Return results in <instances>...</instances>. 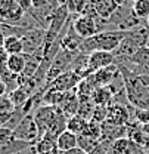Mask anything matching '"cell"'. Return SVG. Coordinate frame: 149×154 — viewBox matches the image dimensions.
Masks as SVG:
<instances>
[{"instance_id":"32","label":"cell","mask_w":149,"mask_h":154,"mask_svg":"<svg viewBox=\"0 0 149 154\" xmlns=\"http://www.w3.org/2000/svg\"><path fill=\"white\" fill-rule=\"evenodd\" d=\"M142 131H143V134H145V135H149V123L142 125Z\"/></svg>"},{"instance_id":"9","label":"cell","mask_w":149,"mask_h":154,"mask_svg":"<svg viewBox=\"0 0 149 154\" xmlns=\"http://www.w3.org/2000/svg\"><path fill=\"white\" fill-rule=\"evenodd\" d=\"M131 105H123V104H112L108 107V120L112 125L126 126L130 123V108Z\"/></svg>"},{"instance_id":"19","label":"cell","mask_w":149,"mask_h":154,"mask_svg":"<svg viewBox=\"0 0 149 154\" xmlns=\"http://www.w3.org/2000/svg\"><path fill=\"white\" fill-rule=\"evenodd\" d=\"M86 123H87V120H86L84 117L78 116V114L73 116V117H68V122H67V131H70V132H73V134H75V135H80L81 132H83Z\"/></svg>"},{"instance_id":"4","label":"cell","mask_w":149,"mask_h":154,"mask_svg":"<svg viewBox=\"0 0 149 154\" xmlns=\"http://www.w3.org/2000/svg\"><path fill=\"white\" fill-rule=\"evenodd\" d=\"M59 113V108L58 107H53V105H40L38 108L34 110V120L38 126V131H40V136L43 138V135L49 131V128L52 126V123L55 122L56 116Z\"/></svg>"},{"instance_id":"30","label":"cell","mask_w":149,"mask_h":154,"mask_svg":"<svg viewBox=\"0 0 149 154\" xmlns=\"http://www.w3.org/2000/svg\"><path fill=\"white\" fill-rule=\"evenodd\" d=\"M6 94H7V88H6V85L3 83V80L0 79V96L6 95Z\"/></svg>"},{"instance_id":"18","label":"cell","mask_w":149,"mask_h":154,"mask_svg":"<svg viewBox=\"0 0 149 154\" xmlns=\"http://www.w3.org/2000/svg\"><path fill=\"white\" fill-rule=\"evenodd\" d=\"M129 59H130L131 62H134V64L143 67L145 70L149 71V45L140 48V49H139L131 58H129Z\"/></svg>"},{"instance_id":"15","label":"cell","mask_w":149,"mask_h":154,"mask_svg":"<svg viewBox=\"0 0 149 154\" xmlns=\"http://www.w3.org/2000/svg\"><path fill=\"white\" fill-rule=\"evenodd\" d=\"M9 96H10V99H12V102L15 104L16 108H22V107L27 104V101L31 98V92H30L25 86H19L18 89H15L13 92H10Z\"/></svg>"},{"instance_id":"29","label":"cell","mask_w":149,"mask_h":154,"mask_svg":"<svg viewBox=\"0 0 149 154\" xmlns=\"http://www.w3.org/2000/svg\"><path fill=\"white\" fill-rule=\"evenodd\" d=\"M61 154H87L84 150H81L80 147H74V148H71V150H68V151H62Z\"/></svg>"},{"instance_id":"24","label":"cell","mask_w":149,"mask_h":154,"mask_svg":"<svg viewBox=\"0 0 149 154\" xmlns=\"http://www.w3.org/2000/svg\"><path fill=\"white\" fill-rule=\"evenodd\" d=\"M96 123H105L108 120V107H103V105H96L93 110V114H92V119Z\"/></svg>"},{"instance_id":"28","label":"cell","mask_w":149,"mask_h":154,"mask_svg":"<svg viewBox=\"0 0 149 154\" xmlns=\"http://www.w3.org/2000/svg\"><path fill=\"white\" fill-rule=\"evenodd\" d=\"M16 3H18L19 6L25 11V12H28L31 8H33V0H15Z\"/></svg>"},{"instance_id":"17","label":"cell","mask_w":149,"mask_h":154,"mask_svg":"<svg viewBox=\"0 0 149 154\" xmlns=\"http://www.w3.org/2000/svg\"><path fill=\"white\" fill-rule=\"evenodd\" d=\"M80 135H86V136L93 138V139H96V141H99V142H100L102 135H103L102 125H100V123H96V122H93V120H87V123H86V126H84L83 132H81Z\"/></svg>"},{"instance_id":"11","label":"cell","mask_w":149,"mask_h":154,"mask_svg":"<svg viewBox=\"0 0 149 154\" xmlns=\"http://www.w3.org/2000/svg\"><path fill=\"white\" fill-rule=\"evenodd\" d=\"M93 8L97 17L102 19H109L118 9L115 0H93Z\"/></svg>"},{"instance_id":"27","label":"cell","mask_w":149,"mask_h":154,"mask_svg":"<svg viewBox=\"0 0 149 154\" xmlns=\"http://www.w3.org/2000/svg\"><path fill=\"white\" fill-rule=\"evenodd\" d=\"M13 139V131L7 128H0V144L9 142Z\"/></svg>"},{"instance_id":"6","label":"cell","mask_w":149,"mask_h":154,"mask_svg":"<svg viewBox=\"0 0 149 154\" xmlns=\"http://www.w3.org/2000/svg\"><path fill=\"white\" fill-rule=\"evenodd\" d=\"M83 80V77L80 76L77 71L74 70H68V71H65L64 74H61V76L58 77L56 80H53L46 89H44V92L46 91H56V92H70V91H73L75 89L77 86H78V83Z\"/></svg>"},{"instance_id":"16","label":"cell","mask_w":149,"mask_h":154,"mask_svg":"<svg viewBox=\"0 0 149 154\" xmlns=\"http://www.w3.org/2000/svg\"><path fill=\"white\" fill-rule=\"evenodd\" d=\"M4 51L7 55H15V54H24V43L22 38L16 36H9L4 38Z\"/></svg>"},{"instance_id":"12","label":"cell","mask_w":149,"mask_h":154,"mask_svg":"<svg viewBox=\"0 0 149 154\" xmlns=\"http://www.w3.org/2000/svg\"><path fill=\"white\" fill-rule=\"evenodd\" d=\"M112 99H114V92L111 91L109 86L96 88L93 91V94H92V101L96 105L109 107V105H112Z\"/></svg>"},{"instance_id":"31","label":"cell","mask_w":149,"mask_h":154,"mask_svg":"<svg viewBox=\"0 0 149 154\" xmlns=\"http://www.w3.org/2000/svg\"><path fill=\"white\" fill-rule=\"evenodd\" d=\"M118 6H126V5H131V0H115Z\"/></svg>"},{"instance_id":"23","label":"cell","mask_w":149,"mask_h":154,"mask_svg":"<svg viewBox=\"0 0 149 154\" xmlns=\"http://www.w3.org/2000/svg\"><path fill=\"white\" fill-rule=\"evenodd\" d=\"M99 144H100V142L93 139V138H89V136H86V135H78V147H80L81 150H84L87 154L92 153Z\"/></svg>"},{"instance_id":"14","label":"cell","mask_w":149,"mask_h":154,"mask_svg":"<svg viewBox=\"0 0 149 154\" xmlns=\"http://www.w3.org/2000/svg\"><path fill=\"white\" fill-rule=\"evenodd\" d=\"M25 54H15V55H9L6 59V65L9 68V71H12L13 74L21 76L25 70Z\"/></svg>"},{"instance_id":"35","label":"cell","mask_w":149,"mask_h":154,"mask_svg":"<svg viewBox=\"0 0 149 154\" xmlns=\"http://www.w3.org/2000/svg\"><path fill=\"white\" fill-rule=\"evenodd\" d=\"M146 24H148V27H149V18H148V19H146Z\"/></svg>"},{"instance_id":"7","label":"cell","mask_w":149,"mask_h":154,"mask_svg":"<svg viewBox=\"0 0 149 154\" xmlns=\"http://www.w3.org/2000/svg\"><path fill=\"white\" fill-rule=\"evenodd\" d=\"M73 28H74V31L83 38V40L92 37V36L97 34V33H100L96 19L92 18V17H87V15H80V17L74 21Z\"/></svg>"},{"instance_id":"21","label":"cell","mask_w":149,"mask_h":154,"mask_svg":"<svg viewBox=\"0 0 149 154\" xmlns=\"http://www.w3.org/2000/svg\"><path fill=\"white\" fill-rule=\"evenodd\" d=\"M55 150H58L56 141L47 139V138H40L36 142V151H37V154H49L52 151H55Z\"/></svg>"},{"instance_id":"25","label":"cell","mask_w":149,"mask_h":154,"mask_svg":"<svg viewBox=\"0 0 149 154\" xmlns=\"http://www.w3.org/2000/svg\"><path fill=\"white\" fill-rule=\"evenodd\" d=\"M15 110H16V107H15V104L12 102L9 94L0 96V113H12V111H15Z\"/></svg>"},{"instance_id":"5","label":"cell","mask_w":149,"mask_h":154,"mask_svg":"<svg viewBox=\"0 0 149 154\" xmlns=\"http://www.w3.org/2000/svg\"><path fill=\"white\" fill-rule=\"evenodd\" d=\"M46 34H47V30L40 28V27L28 30L21 37L24 43V54H36L38 51H41L46 42Z\"/></svg>"},{"instance_id":"13","label":"cell","mask_w":149,"mask_h":154,"mask_svg":"<svg viewBox=\"0 0 149 154\" xmlns=\"http://www.w3.org/2000/svg\"><path fill=\"white\" fill-rule=\"evenodd\" d=\"M56 145H58V150L61 153L62 151H68V150H71L74 147H78V135L73 134L70 131H65L56 139Z\"/></svg>"},{"instance_id":"2","label":"cell","mask_w":149,"mask_h":154,"mask_svg":"<svg viewBox=\"0 0 149 154\" xmlns=\"http://www.w3.org/2000/svg\"><path fill=\"white\" fill-rule=\"evenodd\" d=\"M13 138L15 139H21V141H25V142H30V144H36L38 139L41 138L33 113L31 114H27L22 119V122L19 123L18 126H16V129L13 131Z\"/></svg>"},{"instance_id":"26","label":"cell","mask_w":149,"mask_h":154,"mask_svg":"<svg viewBox=\"0 0 149 154\" xmlns=\"http://www.w3.org/2000/svg\"><path fill=\"white\" fill-rule=\"evenodd\" d=\"M133 117H134V122H137L139 125L149 123V110L133 107Z\"/></svg>"},{"instance_id":"33","label":"cell","mask_w":149,"mask_h":154,"mask_svg":"<svg viewBox=\"0 0 149 154\" xmlns=\"http://www.w3.org/2000/svg\"><path fill=\"white\" fill-rule=\"evenodd\" d=\"M58 3H59V5H62V3H67V0H58Z\"/></svg>"},{"instance_id":"1","label":"cell","mask_w":149,"mask_h":154,"mask_svg":"<svg viewBox=\"0 0 149 154\" xmlns=\"http://www.w3.org/2000/svg\"><path fill=\"white\" fill-rule=\"evenodd\" d=\"M129 31L121 30H106L94 34L92 37L84 38L80 45V52L90 55L94 51H105V52H115L123 42V38L127 36Z\"/></svg>"},{"instance_id":"34","label":"cell","mask_w":149,"mask_h":154,"mask_svg":"<svg viewBox=\"0 0 149 154\" xmlns=\"http://www.w3.org/2000/svg\"><path fill=\"white\" fill-rule=\"evenodd\" d=\"M49 2H52V3H58V0H49ZM59 5V3H58Z\"/></svg>"},{"instance_id":"36","label":"cell","mask_w":149,"mask_h":154,"mask_svg":"<svg viewBox=\"0 0 149 154\" xmlns=\"http://www.w3.org/2000/svg\"><path fill=\"white\" fill-rule=\"evenodd\" d=\"M133 2H134V0H133Z\"/></svg>"},{"instance_id":"10","label":"cell","mask_w":149,"mask_h":154,"mask_svg":"<svg viewBox=\"0 0 149 154\" xmlns=\"http://www.w3.org/2000/svg\"><path fill=\"white\" fill-rule=\"evenodd\" d=\"M118 76H120V70H118V65L117 64H112L109 67H105V68L96 71L93 74H90L92 80L94 82V85L97 88H100V86H109Z\"/></svg>"},{"instance_id":"22","label":"cell","mask_w":149,"mask_h":154,"mask_svg":"<svg viewBox=\"0 0 149 154\" xmlns=\"http://www.w3.org/2000/svg\"><path fill=\"white\" fill-rule=\"evenodd\" d=\"M67 8L70 11L71 15H83L87 5H89V0H67Z\"/></svg>"},{"instance_id":"3","label":"cell","mask_w":149,"mask_h":154,"mask_svg":"<svg viewBox=\"0 0 149 154\" xmlns=\"http://www.w3.org/2000/svg\"><path fill=\"white\" fill-rule=\"evenodd\" d=\"M25 11L15 0H0V22L18 25L21 19L25 17Z\"/></svg>"},{"instance_id":"20","label":"cell","mask_w":149,"mask_h":154,"mask_svg":"<svg viewBox=\"0 0 149 154\" xmlns=\"http://www.w3.org/2000/svg\"><path fill=\"white\" fill-rule=\"evenodd\" d=\"M133 12L139 19L149 18V0H134L133 2Z\"/></svg>"},{"instance_id":"8","label":"cell","mask_w":149,"mask_h":154,"mask_svg":"<svg viewBox=\"0 0 149 154\" xmlns=\"http://www.w3.org/2000/svg\"><path fill=\"white\" fill-rule=\"evenodd\" d=\"M112 64H115V55L112 52H105V51H94L89 55V59H87V68L90 74L105 67H109Z\"/></svg>"}]
</instances>
